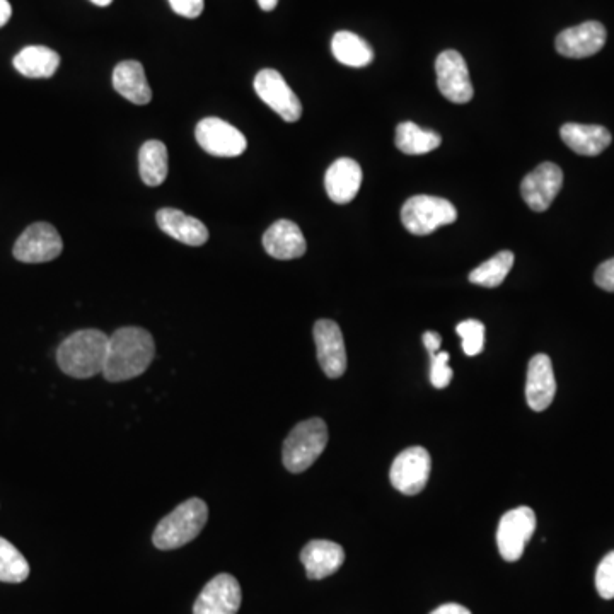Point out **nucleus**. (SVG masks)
Returning <instances> with one entry per match:
<instances>
[{
  "mask_svg": "<svg viewBox=\"0 0 614 614\" xmlns=\"http://www.w3.org/2000/svg\"><path fill=\"white\" fill-rule=\"evenodd\" d=\"M156 355V343L149 331L139 326L116 330L108 340L103 376L110 383H123L142 376Z\"/></svg>",
  "mask_w": 614,
  "mask_h": 614,
  "instance_id": "f257e3e1",
  "label": "nucleus"
},
{
  "mask_svg": "<svg viewBox=\"0 0 614 614\" xmlns=\"http://www.w3.org/2000/svg\"><path fill=\"white\" fill-rule=\"evenodd\" d=\"M110 336L101 330H81L67 336L57 350L58 367L67 376L89 379L105 367Z\"/></svg>",
  "mask_w": 614,
  "mask_h": 614,
  "instance_id": "f03ea898",
  "label": "nucleus"
},
{
  "mask_svg": "<svg viewBox=\"0 0 614 614\" xmlns=\"http://www.w3.org/2000/svg\"><path fill=\"white\" fill-rule=\"evenodd\" d=\"M207 519L209 507L203 500H186L157 524L152 534V543L159 550H178L202 533Z\"/></svg>",
  "mask_w": 614,
  "mask_h": 614,
  "instance_id": "7ed1b4c3",
  "label": "nucleus"
},
{
  "mask_svg": "<svg viewBox=\"0 0 614 614\" xmlns=\"http://www.w3.org/2000/svg\"><path fill=\"white\" fill-rule=\"evenodd\" d=\"M328 446V427L321 418L297 423L285 439L282 461L290 473L309 470Z\"/></svg>",
  "mask_w": 614,
  "mask_h": 614,
  "instance_id": "20e7f679",
  "label": "nucleus"
},
{
  "mask_svg": "<svg viewBox=\"0 0 614 614\" xmlns=\"http://www.w3.org/2000/svg\"><path fill=\"white\" fill-rule=\"evenodd\" d=\"M458 221V210L449 200L430 195L408 198L401 209V222L415 236H429L439 227Z\"/></svg>",
  "mask_w": 614,
  "mask_h": 614,
  "instance_id": "39448f33",
  "label": "nucleus"
},
{
  "mask_svg": "<svg viewBox=\"0 0 614 614\" xmlns=\"http://www.w3.org/2000/svg\"><path fill=\"white\" fill-rule=\"evenodd\" d=\"M536 531V514L531 507H517L502 516L497 529V546L505 562H517Z\"/></svg>",
  "mask_w": 614,
  "mask_h": 614,
  "instance_id": "423d86ee",
  "label": "nucleus"
},
{
  "mask_svg": "<svg viewBox=\"0 0 614 614\" xmlns=\"http://www.w3.org/2000/svg\"><path fill=\"white\" fill-rule=\"evenodd\" d=\"M432 471V458L425 447H408L401 451L389 471V480L403 495H418L427 487Z\"/></svg>",
  "mask_w": 614,
  "mask_h": 614,
  "instance_id": "0eeeda50",
  "label": "nucleus"
},
{
  "mask_svg": "<svg viewBox=\"0 0 614 614\" xmlns=\"http://www.w3.org/2000/svg\"><path fill=\"white\" fill-rule=\"evenodd\" d=\"M437 86L444 98L456 105L470 103L475 94L471 84L470 70L461 53L456 50H446L435 60Z\"/></svg>",
  "mask_w": 614,
  "mask_h": 614,
  "instance_id": "6e6552de",
  "label": "nucleus"
},
{
  "mask_svg": "<svg viewBox=\"0 0 614 614\" xmlns=\"http://www.w3.org/2000/svg\"><path fill=\"white\" fill-rule=\"evenodd\" d=\"M255 91L258 98L270 106L287 123L299 122L302 105L279 70L263 69L256 74Z\"/></svg>",
  "mask_w": 614,
  "mask_h": 614,
  "instance_id": "1a4fd4ad",
  "label": "nucleus"
},
{
  "mask_svg": "<svg viewBox=\"0 0 614 614\" xmlns=\"http://www.w3.org/2000/svg\"><path fill=\"white\" fill-rule=\"evenodd\" d=\"M64 251V241L48 222H36L19 236L14 244V258L23 263H48Z\"/></svg>",
  "mask_w": 614,
  "mask_h": 614,
  "instance_id": "9d476101",
  "label": "nucleus"
},
{
  "mask_svg": "<svg viewBox=\"0 0 614 614\" xmlns=\"http://www.w3.org/2000/svg\"><path fill=\"white\" fill-rule=\"evenodd\" d=\"M195 139L203 151L215 157H238L246 151L243 132L221 118H203L195 128Z\"/></svg>",
  "mask_w": 614,
  "mask_h": 614,
  "instance_id": "9b49d317",
  "label": "nucleus"
},
{
  "mask_svg": "<svg viewBox=\"0 0 614 614\" xmlns=\"http://www.w3.org/2000/svg\"><path fill=\"white\" fill-rule=\"evenodd\" d=\"M243 592L231 574L215 575L193 604V614H238Z\"/></svg>",
  "mask_w": 614,
  "mask_h": 614,
  "instance_id": "f8f14e48",
  "label": "nucleus"
},
{
  "mask_svg": "<svg viewBox=\"0 0 614 614\" xmlns=\"http://www.w3.org/2000/svg\"><path fill=\"white\" fill-rule=\"evenodd\" d=\"M318 362L330 379H338L347 371V350L340 326L331 319H319L313 330Z\"/></svg>",
  "mask_w": 614,
  "mask_h": 614,
  "instance_id": "ddd939ff",
  "label": "nucleus"
},
{
  "mask_svg": "<svg viewBox=\"0 0 614 614\" xmlns=\"http://www.w3.org/2000/svg\"><path fill=\"white\" fill-rule=\"evenodd\" d=\"M563 186V171L555 163L539 164L521 183L524 202L534 212H545L557 198Z\"/></svg>",
  "mask_w": 614,
  "mask_h": 614,
  "instance_id": "4468645a",
  "label": "nucleus"
},
{
  "mask_svg": "<svg viewBox=\"0 0 614 614\" xmlns=\"http://www.w3.org/2000/svg\"><path fill=\"white\" fill-rule=\"evenodd\" d=\"M606 45V28L597 21H587L565 29L557 36V52L568 58L596 55Z\"/></svg>",
  "mask_w": 614,
  "mask_h": 614,
  "instance_id": "2eb2a0df",
  "label": "nucleus"
},
{
  "mask_svg": "<svg viewBox=\"0 0 614 614\" xmlns=\"http://www.w3.org/2000/svg\"><path fill=\"white\" fill-rule=\"evenodd\" d=\"M557 394V379L553 364L548 355H534L529 360L528 379H526V401L534 412H545L550 408Z\"/></svg>",
  "mask_w": 614,
  "mask_h": 614,
  "instance_id": "dca6fc26",
  "label": "nucleus"
},
{
  "mask_svg": "<svg viewBox=\"0 0 614 614\" xmlns=\"http://www.w3.org/2000/svg\"><path fill=\"white\" fill-rule=\"evenodd\" d=\"M263 248L275 260H296L306 255L307 243L296 222L282 219L263 234Z\"/></svg>",
  "mask_w": 614,
  "mask_h": 614,
  "instance_id": "f3484780",
  "label": "nucleus"
},
{
  "mask_svg": "<svg viewBox=\"0 0 614 614\" xmlns=\"http://www.w3.org/2000/svg\"><path fill=\"white\" fill-rule=\"evenodd\" d=\"M301 562L306 568L307 579H326L340 570L345 562V551L333 541L314 539L301 551Z\"/></svg>",
  "mask_w": 614,
  "mask_h": 614,
  "instance_id": "a211bd4d",
  "label": "nucleus"
},
{
  "mask_svg": "<svg viewBox=\"0 0 614 614\" xmlns=\"http://www.w3.org/2000/svg\"><path fill=\"white\" fill-rule=\"evenodd\" d=\"M362 168L354 159L342 157L331 164L325 174V188L328 197L338 205L350 203L357 197L362 185Z\"/></svg>",
  "mask_w": 614,
  "mask_h": 614,
  "instance_id": "6ab92c4d",
  "label": "nucleus"
},
{
  "mask_svg": "<svg viewBox=\"0 0 614 614\" xmlns=\"http://www.w3.org/2000/svg\"><path fill=\"white\" fill-rule=\"evenodd\" d=\"M157 226L171 238L188 244V246H203L209 241V229L203 222L192 215H186L178 209H161L156 215Z\"/></svg>",
  "mask_w": 614,
  "mask_h": 614,
  "instance_id": "aec40b11",
  "label": "nucleus"
},
{
  "mask_svg": "<svg viewBox=\"0 0 614 614\" xmlns=\"http://www.w3.org/2000/svg\"><path fill=\"white\" fill-rule=\"evenodd\" d=\"M113 87L116 93L134 105H149L152 89L145 77L144 65L137 60H125L113 70Z\"/></svg>",
  "mask_w": 614,
  "mask_h": 614,
  "instance_id": "412c9836",
  "label": "nucleus"
},
{
  "mask_svg": "<svg viewBox=\"0 0 614 614\" xmlns=\"http://www.w3.org/2000/svg\"><path fill=\"white\" fill-rule=\"evenodd\" d=\"M565 144L580 156H599L611 144V132L601 125H580V123H567L560 130Z\"/></svg>",
  "mask_w": 614,
  "mask_h": 614,
  "instance_id": "4be33fe9",
  "label": "nucleus"
},
{
  "mask_svg": "<svg viewBox=\"0 0 614 614\" xmlns=\"http://www.w3.org/2000/svg\"><path fill=\"white\" fill-rule=\"evenodd\" d=\"M14 69L29 79H48L58 70L60 55L47 47H26L14 57Z\"/></svg>",
  "mask_w": 614,
  "mask_h": 614,
  "instance_id": "5701e85b",
  "label": "nucleus"
},
{
  "mask_svg": "<svg viewBox=\"0 0 614 614\" xmlns=\"http://www.w3.org/2000/svg\"><path fill=\"white\" fill-rule=\"evenodd\" d=\"M168 163V149L161 140H149L140 147L139 173L145 185H163L168 178Z\"/></svg>",
  "mask_w": 614,
  "mask_h": 614,
  "instance_id": "b1692460",
  "label": "nucleus"
},
{
  "mask_svg": "<svg viewBox=\"0 0 614 614\" xmlns=\"http://www.w3.org/2000/svg\"><path fill=\"white\" fill-rule=\"evenodd\" d=\"M331 52L340 64L347 67H365L374 60V52L367 41L350 31H338L331 40Z\"/></svg>",
  "mask_w": 614,
  "mask_h": 614,
  "instance_id": "393cba45",
  "label": "nucleus"
},
{
  "mask_svg": "<svg viewBox=\"0 0 614 614\" xmlns=\"http://www.w3.org/2000/svg\"><path fill=\"white\" fill-rule=\"evenodd\" d=\"M441 135L432 130H423L413 122H403L396 127L394 144L403 154L422 156L435 151L441 145Z\"/></svg>",
  "mask_w": 614,
  "mask_h": 614,
  "instance_id": "a878e982",
  "label": "nucleus"
},
{
  "mask_svg": "<svg viewBox=\"0 0 614 614\" xmlns=\"http://www.w3.org/2000/svg\"><path fill=\"white\" fill-rule=\"evenodd\" d=\"M514 260L516 258L512 251H500L470 273L471 284L487 287V289L499 287L514 267Z\"/></svg>",
  "mask_w": 614,
  "mask_h": 614,
  "instance_id": "bb28decb",
  "label": "nucleus"
},
{
  "mask_svg": "<svg viewBox=\"0 0 614 614\" xmlns=\"http://www.w3.org/2000/svg\"><path fill=\"white\" fill-rule=\"evenodd\" d=\"M29 577V563L7 539L0 538V582L21 584Z\"/></svg>",
  "mask_w": 614,
  "mask_h": 614,
  "instance_id": "cd10ccee",
  "label": "nucleus"
},
{
  "mask_svg": "<svg viewBox=\"0 0 614 614\" xmlns=\"http://www.w3.org/2000/svg\"><path fill=\"white\" fill-rule=\"evenodd\" d=\"M458 335L463 340L464 354L468 357H475V355L483 352L485 347V325L478 321V319H466L463 323H459L456 326Z\"/></svg>",
  "mask_w": 614,
  "mask_h": 614,
  "instance_id": "c85d7f7f",
  "label": "nucleus"
},
{
  "mask_svg": "<svg viewBox=\"0 0 614 614\" xmlns=\"http://www.w3.org/2000/svg\"><path fill=\"white\" fill-rule=\"evenodd\" d=\"M596 589L603 599H614V551L608 553L597 567Z\"/></svg>",
  "mask_w": 614,
  "mask_h": 614,
  "instance_id": "c756f323",
  "label": "nucleus"
},
{
  "mask_svg": "<svg viewBox=\"0 0 614 614\" xmlns=\"http://www.w3.org/2000/svg\"><path fill=\"white\" fill-rule=\"evenodd\" d=\"M452 369L449 367V354L437 352L430 355V383L437 389H444L451 384Z\"/></svg>",
  "mask_w": 614,
  "mask_h": 614,
  "instance_id": "7c9ffc66",
  "label": "nucleus"
},
{
  "mask_svg": "<svg viewBox=\"0 0 614 614\" xmlns=\"http://www.w3.org/2000/svg\"><path fill=\"white\" fill-rule=\"evenodd\" d=\"M169 6L183 18L195 19L202 14L205 0H169Z\"/></svg>",
  "mask_w": 614,
  "mask_h": 614,
  "instance_id": "2f4dec72",
  "label": "nucleus"
},
{
  "mask_svg": "<svg viewBox=\"0 0 614 614\" xmlns=\"http://www.w3.org/2000/svg\"><path fill=\"white\" fill-rule=\"evenodd\" d=\"M594 282H596L597 287L608 290V292H614V258L604 261L597 267L596 273H594Z\"/></svg>",
  "mask_w": 614,
  "mask_h": 614,
  "instance_id": "473e14b6",
  "label": "nucleus"
},
{
  "mask_svg": "<svg viewBox=\"0 0 614 614\" xmlns=\"http://www.w3.org/2000/svg\"><path fill=\"white\" fill-rule=\"evenodd\" d=\"M423 345L427 348L430 355L437 354L441 350L442 338L437 331H427L423 335Z\"/></svg>",
  "mask_w": 614,
  "mask_h": 614,
  "instance_id": "72a5a7b5",
  "label": "nucleus"
},
{
  "mask_svg": "<svg viewBox=\"0 0 614 614\" xmlns=\"http://www.w3.org/2000/svg\"><path fill=\"white\" fill-rule=\"evenodd\" d=\"M430 614H471V611L461 604L449 603L442 604L441 608L434 609Z\"/></svg>",
  "mask_w": 614,
  "mask_h": 614,
  "instance_id": "f704fd0d",
  "label": "nucleus"
},
{
  "mask_svg": "<svg viewBox=\"0 0 614 614\" xmlns=\"http://www.w3.org/2000/svg\"><path fill=\"white\" fill-rule=\"evenodd\" d=\"M12 16V7L7 0H0V28L9 23Z\"/></svg>",
  "mask_w": 614,
  "mask_h": 614,
  "instance_id": "c9c22d12",
  "label": "nucleus"
},
{
  "mask_svg": "<svg viewBox=\"0 0 614 614\" xmlns=\"http://www.w3.org/2000/svg\"><path fill=\"white\" fill-rule=\"evenodd\" d=\"M258 4H260L261 9L263 11H273L277 4H279V0H258Z\"/></svg>",
  "mask_w": 614,
  "mask_h": 614,
  "instance_id": "e433bc0d",
  "label": "nucleus"
},
{
  "mask_svg": "<svg viewBox=\"0 0 614 614\" xmlns=\"http://www.w3.org/2000/svg\"><path fill=\"white\" fill-rule=\"evenodd\" d=\"M91 2H93V4H96V6L106 7V6H110L113 0H91Z\"/></svg>",
  "mask_w": 614,
  "mask_h": 614,
  "instance_id": "4c0bfd02",
  "label": "nucleus"
}]
</instances>
